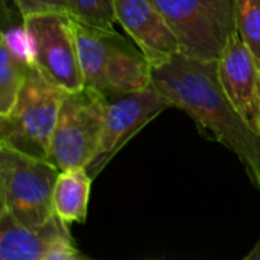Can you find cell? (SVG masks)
<instances>
[{"mask_svg": "<svg viewBox=\"0 0 260 260\" xmlns=\"http://www.w3.org/2000/svg\"><path fill=\"white\" fill-rule=\"evenodd\" d=\"M151 85L171 104L187 113L244 165L260 190V136L248 126L229 99L218 61L178 53L151 66Z\"/></svg>", "mask_w": 260, "mask_h": 260, "instance_id": "6da1fadb", "label": "cell"}, {"mask_svg": "<svg viewBox=\"0 0 260 260\" xmlns=\"http://www.w3.org/2000/svg\"><path fill=\"white\" fill-rule=\"evenodd\" d=\"M72 21L87 88L111 98L151 85V64L139 47L116 30Z\"/></svg>", "mask_w": 260, "mask_h": 260, "instance_id": "7a4b0ae2", "label": "cell"}, {"mask_svg": "<svg viewBox=\"0 0 260 260\" xmlns=\"http://www.w3.org/2000/svg\"><path fill=\"white\" fill-rule=\"evenodd\" d=\"M59 169L47 158L0 143L2 207L27 227H43L56 218L53 190Z\"/></svg>", "mask_w": 260, "mask_h": 260, "instance_id": "3957f363", "label": "cell"}, {"mask_svg": "<svg viewBox=\"0 0 260 260\" xmlns=\"http://www.w3.org/2000/svg\"><path fill=\"white\" fill-rule=\"evenodd\" d=\"M66 94V90L30 66L14 108L0 117V143L47 158Z\"/></svg>", "mask_w": 260, "mask_h": 260, "instance_id": "277c9868", "label": "cell"}, {"mask_svg": "<svg viewBox=\"0 0 260 260\" xmlns=\"http://www.w3.org/2000/svg\"><path fill=\"white\" fill-rule=\"evenodd\" d=\"M107 98L94 90L67 93L52 134L47 160L59 171L88 168L99 155Z\"/></svg>", "mask_w": 260, "mask_h": 260, "instance_id": "5b68a950", "label": "cell"}, {"mask_svg": "<svg viewBox=\"0 0 260 260\" xmlns=\"http://www.w3.org/2000/svg\"><path fill=\"white\" fill-rule=\"evenodd\" d=\"M174 30L181 53L219 61L236 32L235 0H154Z\"/></svg>", "mask_w": 260, "mask_h": 260, "instance_id": "8992f818", "label": "cell"}, {"mask_svg": "<svg viewBox=\"0 0 260 260\" xmlns=\"http://www.w3.org/2000/svg\"><path fill=\"white\" fill-rule=\"evenodd\" d=\"M29 40L30 66L67 93L85 88L73 21L66 12H40L23 17Z\"/></svg>", "mask_w": 260, "mask_h": 260, "instance_id": "52a82bcc", "label": "cell"}, {"mask_svg": "<svg viewBox=\"0 0 260 260\" xmlns=\"http://www.w3.org/2000/svg\"><path fill=\"white\" fill-rule=\"evenodd\" d=\"M169 107L171 104L152 85L107 98L101 151L87 168L88 174L96 177L133 136Z\"/></svg>", "mask_w": 260, "mask_h": 260, "instance_id": "ba28073f", "label": "cell"}, {"mask_svg": "<svg viewBox=\"0 0 260 260\" xmlns=\"http://www.w3.org/2000/svg\"><path fill=\"white\" fill-rule=\"evenodd\" d=\"M85 256L76 247L69 224L53 218L43 227L21 224L5 207L0 209L2 260H79Z\"/></svg>", "mask_w": 260, "mask_h": 260, "instance_id": "9c48e42d", "label": "cell"}, {"mask_svg": "<svg viewBox=\"0 0 260 260\" xmlns=\"http://www.w3.org/2000/svg\"><path fill=\"white\" fill-rule=\"evenodd\" d=\"M218 69L229 99L260 136V67L238 30L221 55Z\"/></svg>", "mask_w": 260, "mask_h": 260, "instance_id": "30bf717a", "label": "cell"}, {"mask_svg": "<svg viewBox=\"0 0 260 260\" xmlns=\"http://www.w3.org/2000/svg\"><path fill=\"white\" fill-rule=\"evenodd\" d=\"M116 18L151 66L181 53L174 30L154 0H116Z\"/></svg>", "mask_w": 260, "mask_h": 260, "instance_id": "8fae6325", "label": "cell"}, {"mask_svg": "<svg viewBox=\"0 0 260 260\" xmlns=\"http://www.w3.org/2000/svg\"><path fill=\"white\" fill-rule=\"evenodd\" d=\"M93 177L85 168L59 171L53 190L55 215L67 224L87 219Z\"/></svg>", "mask_w": 260, "mask_h": 260, "instance_id": "7c38bea8", "label": "cell"}, {"mask_svg": "<svg viewBox=\"0 0 260 260\" xmlns=\"http://www.w3.org/2000/svg\"><path fill=\"white\" fill-rule=\"evenodd\" d=\"M30 64L21 58L2 37L0 38V117L14 108L18 93L26 81Z\"/></svg>", "mask_w": 260, "mask_h": 260, "instance_id": "4fadbf2b", "label": "cell"}, {"mask_svg": "<svg viewBox=\"0 0 260 260\" xmlns=\"http://www.w3.org/2000/svg\"><path fill=\"white\" fill-rule=\"evenodd\" d=\"M66 11L75 21L105 30H114L116 0H64Z\"/></svg>", "mask_w": 260, "mask_h": 260, "instance_id": "5bb4252c", "label": "cell"}, {"mask_svg": "<svg viewBox=\"0 0 260 260\" xmlns=\"http://www.w3.org/2000/svg\"><path fill=\"white\" fill-rule=\"evenodd\" d=\"M236 30L260 67V0H235Z\"/></svg>", "mask_w": 260, "mask_h": 260, "instance_id": "9a60e30c", "label": "cell"}, {"mask_svg": "<svg viewBox=\"0 0 260 260\" xmlns=\"http://www.w3.org/2000/svg\"><path fill=\"white\" fill-rule=\"evenodd\" d=\"M15 5L21 17H27L40 12H66L59 0H15Z\"/></svg>", "mask_w": 260, "mask_h": 260, "instance_id": "2e32d148", "label": "cell"}, {"mask_svg": "<svg viewBox=\"0 0 260 260\" xmlns=\"http://www.w3.org/2000/svg\"><path fill=\"white\" fill-rule=\"evenodd\" d=\"M59 2L62 3V6H64V9H66V2H64V0H59ZM66 12H67V11H66Z\"/></svg>", "mask_w": 260, "mask_h": 260, "instance_id": "e0dca14e", "label": "cell"}]
</instances>
